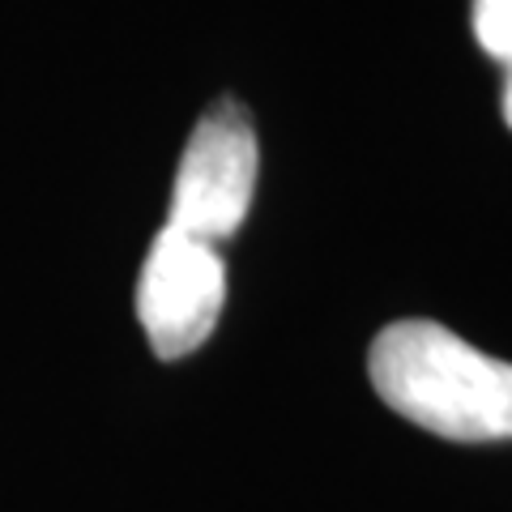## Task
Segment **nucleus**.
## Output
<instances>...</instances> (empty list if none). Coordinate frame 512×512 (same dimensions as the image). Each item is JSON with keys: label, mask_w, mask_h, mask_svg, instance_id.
<instances>
[{"label": "nucleus", "mask_w": 512, "mask_h": 512, "mask_svg": "<svg viewBox=\"0 0 512 512\" xmlns=\"http://www.w3.org/2000/svg\"><path fill=\"white\" fill-rule=\"evenodd\" d=\"M222 299H227V269L218 248L175 231H158L137 282V316L154 355H192L214 333Z\"/></svg>", "instance_id": "7ed1b4c3"}, {"label": "nucleus", "mask_w": 512, "mask_h": 512, "mask_svg": "<svg viewBox=\"0 0 512 512\" xmlns=\"http://www.w3.org/2000/svg\"><path fill=\"white\" fill-rule=\"evenodd\" d=\"M504 120L512 128V69H508V86H504Z\"/></svg>", "instance_id": "39448f33"}, {"label": "nucleus", "mask_w": 512, "mask_h": 512, "mask_svg": "<svg viewBox=\"0 0 512 512\" xmlns=\"http://www.w3.org/2000/svg\"><path fill=\"white\" fill-rule=\"evenodd\" d=\"M474 35L487 56L512 69V0H474Z\"/></svg>", "instance_id": "20e7f679"}, {"label": "nucleus", "mask_w": 512, "mask_h": 512, "mask_svg": "<svg viewBox=\"0 0 512 512\" xmlns=\"http://www.w3.org/2000/svg\"><path fill=\"white\" fill-rule=\"evenodd\" d=\"M380 402L414 427L461 444L512 440V363L491 359L436 320H397L372 342Z\"/></svg>", "instance_id": "f257e3e1"}, {"label": "nucleus", "mask_w": 512, "mask_h": 512, "mask_svg": "<svg viewBox=\"0 0 512 512\" xmlns=\"http://www.w3.org/2000/svg\"><path fill=\"white\" fill-rule=\"evenodd\" d=\"M256 188V133L235 103H218L188 137L171 188L167 227L218 248L244 222Z\"/></svg>", "instance_id": "f03ea898"}]
</instances>
